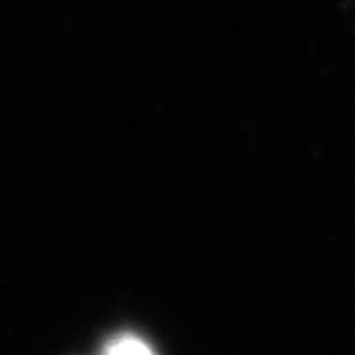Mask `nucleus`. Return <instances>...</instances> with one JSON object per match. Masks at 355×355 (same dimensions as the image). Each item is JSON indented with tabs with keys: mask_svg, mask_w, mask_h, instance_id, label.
I'll use <instances>...</instances> for the list:
<instances>
[{
	"mask_svg": "<svg viewBox=\"0 0 355 355\" xmlns=\"http://www.w3.org/2000/svg\"><path fill=\"white\" fill-rule=\"evenodd\" d=\"M105 355H154L153 349L144 342H140L139 338L132 336H123L119 340L109 343Z\"/></svg>",
	"mask_w": 355,
	"mask_h": 355,
	"instance_id": "1",
	"label": "nucleus"
}]
</instances>
